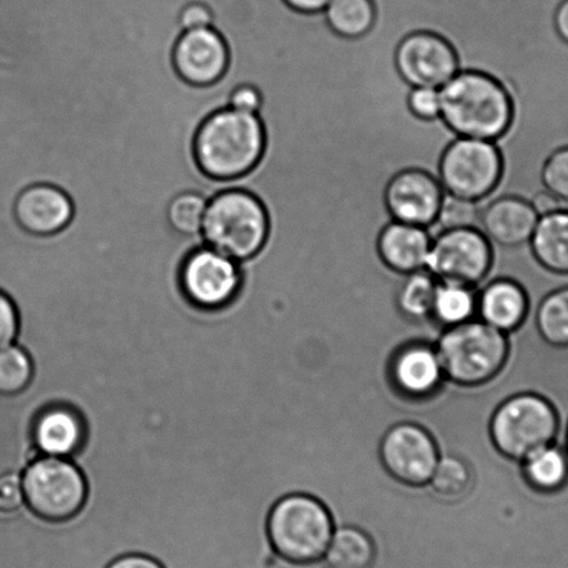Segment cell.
<instances>
[{
	"label": "cell",
	"instance_id": "6da1fadb",
	"mask_svg": "<svg viewBox=\"0 0 568 568\" xmlns=\"http://www.w3.org/2000/svg\"><path fill=\"white\" fill-rule=\"evenodd\" d=\"M264 149L262 120L255 113L225 108L209 115L195 136V156L213 180L239 179L251 171Z\"/></svg>",
	"mask_w": 568,
	"mask_h": 568
},
{
	"label": "cell",
	"instance_id": "7a4b0ae2",
	"mask_svg": "<svg viewBox=\"0 0 568 568\" xmlns=\"http://www.w3.org/2000/svg\"><path fill=\"white\" fill-rule=\"evenodd\" d=\"M439 93L440 119L457 136L494 142L509 125V97L493 77L459 71Z\"/></svg>",
	"mask_w": 568,
	"mask_h": 568
},
{
	"label": "cell",
	"instance_id": "3957f363",
	"mask_svg": "<svg viewBox=\"0 0 568 568\" xmlns=\"http://www.w3.org/2000/svg\"><path fill=\"white\" fill-rule=\"evenodd\" d=\"M334 529L327 507L303 494L278 500L267 520L268 540L275 555L295 565L322 561Z\"/></svg>",
	"mask_w": 568,
	"mask_h": 568
},
{
	"label": "cell",
	"instance_id": "277c9868",
	"mask_svg": "<svg viewBox=\"0 0 568 568\" xmlns=\"http://www.w3.org/2000/svg\"><path fill=\"white\" fill-rule=\"evenodd\" d=\"M267 230V214L261 201L250 192L227 190L209 200L202 239L206 246L241 262L256 255Z\"/></svg>",
	"mask_w": 568,
	"mask_h": 568
},
{
	"label": "cell",
	"instance_id": "5b68a950",
	"mask_svg": "<svg viewBox=\"0 0 568 568\" xmlns=\"http://www.w3.org/2000/svg\"><path fill=\"white\" fill-rule=\"evenodd\" d=\"M435 349L446 379L459 385H479L493 379L504 367L507 336L483 320H470L446 328Z\"/></svg>",
	"mask_w": 568,
	"mask_h": 568
},
{
	"label": "cell",
	"instance_id": "8992f818",
	"mask_svg": "<svg viewBox=\"0 0 568 568\" xmlns=\"http://www.w3.org/2000/svg\"><path fill=\"white\" fill-rule=\"evenodd\" d=\"M557 416L548 400L532 394L506 399L490 418L496 448L513 460L523 462L534 452L555 444Z\"/></svg>",
	"mask_w": 568,
	"mask_h": 568
},
{
	"label": "cell",
	"instance_id": "52a82bcc",
	"mask_svg": "<svg viewBox=\"0 0 568 568\" xmlns=\"http://www.w3.org/2000/svg\"><path fill=\"white\" fill-rule=\"evenodd\" d=\"M26 504L49 521H63L84 506L87 481L75 463L40 456L23 473Z\"/></svg>",
	"mask_w": 568,
	"mask_h": 568
},
{
	"label": "cell",
	"instance_id": "ba28073f",
	"mask_svg": "<svg viewBox=\"0 0 568 568\" xmlns=\"http://www.w3.org/2000/svg\"><path fill=\"white\" fill-rule=\"evenodd\" d=\"M501 160L493 141L457 136L440 158L438 181L448 194L479 202L498 184Z\"/></svg>",
	"mask_w": 568,
	"mask_h": 568
},
{
	"label": "cell",
	"instance_id": "9c48e42d",
	"mask_svg": "<svg viewBox=\"0 0 568 568\" xmlns=\"http://www.w3.org/2000/svg\"><path fill=\"white\" fill-rule=\"evenodd\" d=\"M493 262L490 242L481 231L459 229L435 235L426 268L439 283L477 286Z\"/></svg>",
	"mask_w": 568,
	"mask_h": 568
},
{
	"label": "cell",
	"instance_id": "30bf717a",
	"mask_svg": "<svg viewBox=\"0 0 568 568\" xmlns=\"http://www.w3.org/2000/svg\"><path fill=\"white\" fill-rule=\"evenodd\" d=\"M187 301L203 308H217L234 300L241 285L239 262L206 245L186 256L180 273Z\"/></svg>",
	"mask_w": 568,
	"mask_h": 568
},
{
	"label": "cell",
	"instance_id": "8fae6325",
	"mask_svg": "<svg viewBox=\"0 0 568 568\" xmlns=\"http://www.w3.org/2000/svg\"><path fill=\"white\" fill-rule=\"evenodd\" d=\"M398 73L412 88L440 90L459 73L456 53L448 41L434 32H413L400 41L395 53Z\"/></svg>",
	"mask_w": 568,
	"mask_h": 568
},
{
	"label": "cell",
	"instance_id": "7c38bea8",
	"mask_svg": "<svg viewBox=\"0 0 568 568\" xmlns=\"http://www.w3.org/2000/svg\"><path fill=\"white\" fill-rule=\"evenodd\" d=\"M383 465L395 479L407 485H426L438 465L437 444L417 424L402 423L384 435L379 446Z\"/></svg>",
	"mask_w": 568,
	"mask_h": 568
},
{
	"label": "cell",
	"instance_id": "4fadbf2b",
	"mask_svg": "<svg viewBox=\"0 0 568 568\" xmlns=\"http://www.w3.org/2000/svg\"><path fill=\"white\" fill-rule=\"evenodd\" d=\"M445 191L423 170H405L390 180L385 201L395 222L428 229L438 216Z\"/></svg>",
	"mask_w": 568,
	"mask_h": 568
},
{
	"label": "cell",
	"instance_id": "5bb4252c",
	"mask_svg": "<svg viewBox=\"0 0 568 568\" xmlns=\"http://www.w3.org/2000/svg\"><path fill=\"white\" fill-rule=\"evenodd\" d=\"M173 62L176 73L191 84H213L227 70V43L213 27L184 31L175 43Z\"/></svg>",
	"mask_w": 568,
	"mask_h": 568
},
{
	"label": "cell",
	"instance_id": "9a60e30c",
	"mask_svg": "<svg viewBox=\"0 0 568 568\" xmlns=\"http://www.w3.org/2000/svg\"><path fill=\"white\" fill-rule=\"evenodd\" d=\"M390 382L407 398H426L444 382L445 375L437 349L424 342L398 347L388 364Z\"/></svg>",
	"mask_w": 568,
	"mask_h": 568
},
{
	"label": "cell",
	"instance_id": "2e32d148",
	"mask_svg": "<svg viewBox=\"0 0 568 568\" xmlns=\"http://www.w3.org/2000/svg\"><path fill=\"white\" fill-rule=\"evenodd\" d=\"M85 434L84 416L70 404L45 407L32 426V439L40 455L60 459H71L84 445Z\"/></svg>",
	"mask_w": 568,
	"mask_h": 568
},
{
	"label": "cell",
	"instance_id": "e0dca14e",
	"mask_svg": "<svg viewBox=\"0 0 568 568\" xmlns=\"http://www.w3.org/2000/svg\"><path fill=\"white\" fill-rule=\"evenodd\" d=\"M21 229L34 235H52L73 217V203L64 191L49 184L26 187L14 202Z\"/></svg>",
	"mask_w": 568,
	"mask_h": 568
},
{
	"label": "cell",
	"instance_id": "ac0fdd59",
	"mask_svg": "<svg viewBox=\"0 0 568 568\" xmlns=\"http://www.w3.org/2000/svg\"><path fill=\"white\" fill-rule=\"evenodd\" d=\"M479 211L478 230L490 244L505 247L529 244L539 220L531 203L515 196L499 197Z\"/></svg>",
	"mask_w": 568,
	"mask_h": 568
},
{
	"label": "cell",
	"instance_id": "d6986e66",
	"mask_svg": "<svg viewBox=\"0 0 568 568\" xmlns=\"http://www.w3.org/2000/svg\"><path fill=\"white\" fill-rule=\"evenodd\" d=\"M477 314L484 323L510 333L526 318L528 300L526 292L515 281L499 278L477 286Z\"/></svg>",
	"mask_w": 568,
	"mask_h": 568
},
{
	"label": "cell",
	"instance_id": "ffe728a7",
	"mask_svg": "<svg viewBox=\"0 0 568 568\" xmlns=\"http://www.w3.org/2000/svg\"><path fill=\"white\" fill-rule=\"evenodd\" d=\"M432 235L426 227L390 222L379 235V253L395 272L409 274L426 268Z\"/></svg>",
	"mask_w": 568,
	"mask_h": 568
},
{
	"label": "cell",
	"instance_id": "44dd1931",
	"mask_svg": "<svg viewBox=\"0 0 568 568\" xmlns=\"http://www.w3.org/2000/svg\"><path fill=\"white\" fill-rule=\"evenodd\" d=\"M531 251L545 268L568 273V211H557L539 217L534 230Z\"/></svg>",
	"mask_w": 568,
	"mask_h": 568
},
{
	"label": "cell",
	"instance_id": "7402d4cb",
	"mask_svg": "<svg viewBox=\"0 0 568 568\" xmlns=\"http://www.w3.org/2000/svg\"><path fill=\"white\" fill-rule=\"evenodd\" d=\"M375 545L363 529L352 526L335 527L333 538L323 557L325 568H372Z\"/></svg>",
	"mask_w": 568,
	"mask_h": 568
},
{
	"label": "cell",
	"instance_id": "603a6c76",
	"mask_svg": "<svg viewBox=\"0 0 568 568\" xmlns=\"http://www.w3.org/2000/svg\"><path fill=\"white\" fill-rule=\"evenodd\" d=\"M527 483L542 493H556L568 481V454L556 444L534 452L521 462Z\"/></svg>",
	"mask_w": 568,
	"mask_h": 568
},
{
	"label": "cell",
	"instance_id": "cb8c5ba5",
	"mask_svg": "<svg viewBox=\"0 0 568 568\" xmlns=\"http://www.w3.org/2000/svg\"><path fill=\"white\" fill-rule=\"evenodd\" d=\"M476 286L438 283L435 292L433 317L445 328L470 322L477 314Z\"/></svg>",
	"mask_w": 568,
	"mask_h": 568
},
{
	"label": "cell",
	"instance_id": "d4e9b609",
	"mask_svg": "<svg viewBox=\"0 0 568 568\" xmlns=\"http://www.w3.org/2000/svg\"><path fill=\"white\" fill-rule=\"evenodd\" d=\"M329 29L344 38H358L373 29V0H329L323 10Z\"/></svg>",
	"mask_w": 568,
	"mask_h": 568
},
{
	"label": "cell",
	"instance_id": "484cf974",
	"mask_svg": "<svg viewBox=\"0 0 568 568\" xmlns=\"http://www.w3.org/2000/svg\"><path fill=\"white\" fill-rule=\"evenodd\" d=\"M438 283L427 268L406 274L396 297L400 312L412 320L432 318Z\"/></svg>",
	"mask_w": 568,
	"mask_h": 568
},
{
	"label": "cell",
	"instance_id": "4316f807",
	"mask_svg": "<svg viewBox=\"0 0 568 568\" xmlns=\"http://www.w3.org/2000/svg\"><path fill=\"white\" fill-rule=\"evenodd\" d=\"M535 322L548 344L568 346V286L549 292L539 302Z\"/></svg>",
	"mask_w": 568,
	"mask_h": 568
},
{
	"label": "cell",
	"instance_id": "83f0119b",
	"mask_svg": "<svg viewBox=\"0 0 568 568\" xmlns=\"http://www.w3.org/2000/svg\"><path fill=\"white\" fill-rule=\"evenodd\" d=\"M473 474L470 466L459 456H439L428 488L439 498L459 499L470 490Z\"/></svg>",
	"mask_w": 568,
	"mask_h": 568
},
{
	"label": "cell",
	"instance_id": "f1b7e54d",
	"mask_svg": "<svg viewBox=\"0 0 568 568\" xmlns=\"http://www.w3.org/2000/svg\"><path fill=\"white\" fill-rule=\"evenodd\" d=\"M479 217H481V211H479L477 202L462 200V197H457L445 192L438 216L427 230L429 235H432V239H434L435 235L449 230H478Z\"/></svg>",
	"mask_w": 568,
	"mask_h": 568
},
{
	"label": "cell",
	"instance_id": "f546056e",
	"mask_svg": "<svg viewBox=\"0 0 568 568\" xmlns=\"http://www.w3.org/2000/svg\"><path fill=\"white\" fill-rule=\"evenodd\" d=\"M207 203V197L197 192H182L176 195L168 209L171 227L180 234L201 235Z\"/></svg>",
	"mask_w": 568,
	"mask_h": 568
},
{
	"label": "cell",
	"instance_id": "4dcf8cb0",
	"mask_svg": "<svg viewBox=\"0 0 568 568\" xmlns=\"http://www.w3.org/2000/svg\"><path fill=\"white\" fill-rule=\"evenodd\" d=\"M32 378V362L20 345L0 347V394L13 395L23 390Z\"/></svg>",
	"mask_w": 568,
	"mask_h": 568
},
{
	"label": "cell",
	"instance_id": "1f68e13d",
	"mask_svg": "<svg viewBox=\"0 0 568 568\" xmlns=\"http://www.w3.org/2000/svg\"><path fill=\"white\" fill-rule=\"evenodd\" d=\"M546 190L560 201H568V148L551 154L542 173Z\"/></svg>",
	"mask_w": 568,
	"mask_h": 568
},
{
	"label": "cell",
	"instance_id": "d6a6232c",
	"mask_svg": "<svg viewBox=\"0 0 568 568\" xmlns=\"http://www.w3.org/2000/svg\"><path fill=\"white\" fill-rule=\"evenodd\" d=\"M407 104H409L410 112L418 119L437 120L440 118V93L435 88H412Z\"/></svg>",
	"mask_w": 568,
	"mask_h": 568
},
{
	"label": "cell",
	"instance_id": "836d02e7",
	"mask_svg": "<svg viewBox=\"0 0 568 568\" xmlns=\"http://www.w3.org/2000/svg\"><path fill=\"white\" fill-rule=\"evenodd\" d=\"M26 505L23 473L13 471L0 476V510L14 511Z\"/></svg>",
	"mask_w": 568,
	"mask_h": 568
},
{
	"label": "cell",
	"instance_id": "e575fe53",
	"mask_svg": "<svg viewBox=\"0 0 568 568\" xmlns=\"http://www.w3.org/2000/svg\"><path fill=\"white\" fill-rule=\"evenodd\" d=\"M19 333V314L14 303L0 291V347L14 344Z\"/></svg>",
	"mask_w": 568,
	"mask_h": 568
},
{
	"label": "cell",
	"instance_id": "d590c367",
	"mask_svg": "<svg viewBox=\"0 0 568 568\" xmlns=\"http://www.w3.org/2000/svg\"><path fill=\"white\" fill-rule=\"evenodd\" d=\"M212 21L211 9L201 2L186 4L179 18L182 31L206 29V27H212Z\"/></svg>",
	"mask_w": 568,
	"mask_h": 568
},
{
	"label": "cell",
	"instance_id": "8d00e7d4",
	"mask_svg": "<svg viewBox=\"0 0 568 568\" xmlns=\"http://www.w3.org/2000/svg\"><path fill=\"white\" fill-rule=\"evenodd\" d=\"M262 106V95L257 88L244 84L236 87L230 97L229 108L240 110V112L257 113Z\"/></svg>",
	"mask_w": 568,
	"mask_h": 568
},
{
	"label": "cell",
	"instance_id": "74e56055",
	"mask_svg": "<svg viewBox=\"0 0 568 568\" xmlns=\"http://www.w3.org/2000/svg\"><path fill=\"white\" fill-rule=\"evenodd\" d=\"M106 568H164L151 556L131 554L118 557Z\"/></svg>",
	"mask_w": 568,
	"mask_h": 568
},
{
	"label": "cell",
	"instance_id": "f35d334b",
	"mask_svg": "<svg viewBox=\"0 0 568 568\" xmlns=\"http://www.w3.org/2000/svg\"><path fill=\"white\" fill-rule=\"evenodd\" d=\"M534 211L537 212L538 217L546 216V214L560 211V200L548 190L540 191L539 194L534 196L531 202Z\"/></svg>",
	"mask_w": 568,
	"mask_h": 568
},
{
	"label": "cell",
	"instance_id": "ab89813d",
	"mask_svg": "<svg viewBox=\"0 0 568 568\" xmlns=\"http://www.w3.org/2000/svg\"><path fill=\"white\" fill-rule=\"evenodd\" d=\"M528 487H529V484H527V479H526V483L523 484L521 489L518 490L517 494L511 495L509 499L505 500V501H509V504H506L507 506H505L504 511L507 509V507H510L511 505L517 504V501L520 500L524 495H526ZM501 504H504V501H500V504H498V501H496V504L494 506H490L489 509L490 510H493V509L495 510L496 507H501ZM473 509H474V507H473ZM473 509L465 510V511H456V513H454V515L455 516H468L467 518H476L478 516H481L483 513L488 509V507H485V509H483V510L478 509L479 511L473 510ZM490 510L485 513V515L481 518H484L485 516H488Z\"/></svg>",
	"mask_w": 568,
	"mask_h": 568
},
{
	"label": "cell",
	"instance_id": "60d3db41",
	"mask_svg": "<svg viewBox=\"0 0 568 568\" xmlns=\"http://www.w3.org/2000/svg\"><path fill=\"white\" fill-rule=\"evenodd\" d=\"M285 2L297 12L318 13L323 12L329 0H285Z\"/></svg>",
	"mask_w": 568,
	"mask_h": 568
},
{
	"label": "cell",
	"instance_id": "b9f144b4",
	"mask_svg": "<svg viewBox=\"0 0 568 568\" xmlns=\"http://www.w3.org/2000/svg\"><path fill=\"white\" fill-rule=\"evenodd\" d=\"M555 27L557 34L568 43V0H562L555 14Z\"/></svg>",
	"mask_w": 568,
	"mask_h": 568
},
{
	"label": "cell",
	"instance_id": "7bdbcfd3",
	"mask_svg": "<svg viewBox=\"0 0 568 568\" xmlns=\"http://www.w3.org/2000/svg\"><path fill=\"white\" fill-rule=\"evenodd\" d=\"M367 422L372 423V426H369V424H368V433H369V432H372V429L375 426H377V424H374L375 423V418L372 417V416H367ZM336 445L346 446V448H353V446H355V448H357V449H372V450H375V452H379V448H374V446H368L366 444H363L358 439L349 440V443H342V444H336Z\"/></svg>",
	"mask_w": 568,
	"mask_h": 568
},
{
	"label": "cell",
	"instance_id": "ee69618b",
	"mask_svg": "<svg viewBox=\"0 0 568 568\" xmlns=\"http://www.w3.org/2000/svg\"><path fill=\"white\" fill-rule=\"evenodd\" d=\"M566 450H567V454H568V428H567V435H566Z\"/></svg>",
	"mask_w": 568,
	"mask_h": 568
},
{
	"label": "cell",
	"instance_id": "f6af8a7d",
	"mask_svg": "<svg viewBox=\"0 0 568 568\" xmlns=\"http://www.w3.org/2000/svg\"><path fill=\"white\" fill-rule=\"evenodd\" d=\"M274 437H275V433H274ZM275 446H277V440H275ZM277 462H278V457H277ZM278 473H280V470H278ZM280 481H281V478H280ZM281 490H283V489H281Z\"/></svg>",
	"mask_w": 568,
	"mask_h": 568
},
{
	"label": "cell",
	"instance_id": "bcb514c9",
	"mask_svg": "<svg viewBox=\"0 0 568 568\" xmlns=\"http://www.w3.org/2000/svg\"><path fill=\"white\" fill-rule=\"evenodd\" d=\"M295 567V566H294Z\"/></svg>",
	"mask_w": 568,
	"mask_h": 568
}]
</instances>
